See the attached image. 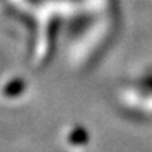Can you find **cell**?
Masks as SVG:
<instances>
[{"instance_id": "1", "label": "cell", "mask_w": 152, "mask_h": 152, "mask_svg": "<svg viewBox=\"0 0 152 152\" xmlns=\"http://www.w3.org/2000/svg\"><path fill=\"white\" fill-rule=\"evenodd\" d=\"M23 93V83L20 80H14L10 85H4L3 89H1V94L3 97H16V96H20Z\"/></svg>"}]
</instances>
